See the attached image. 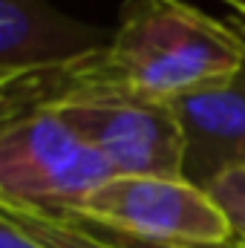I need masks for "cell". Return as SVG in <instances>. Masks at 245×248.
Here are the masks:
<instances>
[{
    "mask_svg": "<svg viewBox=\"0 0 245 248\" xmlns=\"http://www.w3.org/2000/svg\"><path fill=\"white\" fill-rule=\"evenodd\" d=\"M107 58L133 93L176 101L231 78L245 63V35L184 0H124Z\"/></svg>",
    "mask_w": 245,
    "mask_h": 248,
    "instance_id": "cell-1",
    "label": "cell"
},
{
    "mask_svg": "<svg viewBox=\"0 0 245 248\" xmlns=\"http://www.w3.org/2000/svg\"><path fill=\"white\" fill-rule=\"evenodd\" d=\"M113 176V165L58 113L0 127V202L69 211Z\"/></svg>",
    "mask_w": 245,
    "mask_h": 248,
    "instance_id": "cell-2",
    "label": "cell"
},
{
    "mask_svg": "<svg viewBox=\"0 0 245 248\" xmlns=\"http://www.w3.org/2000/svg\"><path fill=\"white\" fill-rule=\"evenodd\" d=\"M55 113L113 165L116 176L184 179V133L170 101L116 87Z\"/></svg>",
    "mask_w": 245,
    "mask_h": 248,
    "instance_id": "cell-3",
    "label": "cell"
},
{
    "mask_svg": "<svg viewBox=\"0 0 245 248\" xmlns=\"http://www.w3.org/2000/svg\"><path fill=\"white\" fill-rule=\"evenodd\" d=\"M55 214L165 243H216L234 237L225 211L208 190L168 176H113L75 208Z\"/></svg>",
    "mask_w": 245,
    "mask_h": 248,
    "instance_id": "cell-4",
    "label": "cell"
},
{
    "mask_svg": "<svg viewBox=\"0 0 245 248\" xmlns=\"http://www.w3.org/2000/svg\"><path fill=\"white\" fill-rule=\"evenodd\" d=\"M184 133V179L208 190L245 170V63L225 81L170 101Z\"/></svg>",
    "mask_w": 245,
    "mask_h": 248,
    "instance_id": "cell-5",
    "label": "cell"
},
{
    "mask_svg": "<svg viewBox=\"0 0 245 248\" xmlns=\"http://www.w3.org/2000/svg\"><path fill=\"white\" fill-rule=\"evenodd\" d=\"M110 35L46 0H0V75L61 63L104 49Z\"/></svg>",
    "mask_w": 245,
    "mask_h": 248,
    "instance_id": "cell-6",
    "label": "cell"
},
{
    "mask_svg": "<svg viewBox=\"0 0 245 248\" xmlns=\"http://www.w3.org/2000/svg\"><path fill=\"white\" fill-rule=\"evenodd\" d=\"M0 217L17 225L29 240H35L41 248H119L107 243L104 237L84 228L78 219L63 217L55 211L32 208V205H15L0 202Z\"/></svg>",
    "mask_w": 245,
    "mask_h": 248,
    "instance_id": "cell-7",
    "label": "cell"
},
{
    "mask_svg": "<svg viewBox=\"0 0 245 248\" xmlns=\"http://www.w3.org/2000/svg\"><path fill=\"white\" fill-rule=\"evenodd\" d=\"M46 211V208H44ZM66 217V214H63ZM78 219L84 228H90L92 234L104 237L107 243L119 248H245V240H240L237 234L228 237V240H216V243H165V240H144V237H133V234H124V231H116V228H107L101 222H90V219H81V217H72Z\"/></svg>",
    "mask_w": 245,
    "mask_h": 248,
    "instance_id": "cell-8",
    "label": "cell"
},
{
    "mask_svg": "<svg viewBox=\"0 0 245 248\" xmlns=\"http://www.w3.org/2000/svg\"><path fill=\"white\" fill-rule=\"evenodd\" d=\"M208 193L225 211L234 234L240 240H245V170H237V173H228V176L216 179L208 187Z\"/></svg>",
    "mask_w": 245,
    "mask_h": 248,
    "instance_id": "cell-9",
    "label": "cell"
},
{
    "mask_svg": "<svg viewBox=\"0 0 245 248\" xmlns=\"http://www.w3.org/2000/svg\"><path fill=\"white\" fill-rule=\"evenodd\" d=\"M0 248H41L35 240H29L17 225L0 217Z\"/></svg>",
    "mask_w": 245,
    "mask_h": 248,
    "instance_id": "cell-10",
    "label": "cell"
},
{
    "mask_svg": "<svg viewBox=\"0 0 245 248\" xmlns=\"http://www.w3.org/2000/svg\"><path fill=\"white\" fill-rule=\"evenodd\" d=\"M231 12H234V26L245 35V0H222Z\"/></svg>",
    "mask_w": 245,
    "mask_h": 248,
    "instance_id": "cell-11",
    "label": "cell"
}]
</instances>
